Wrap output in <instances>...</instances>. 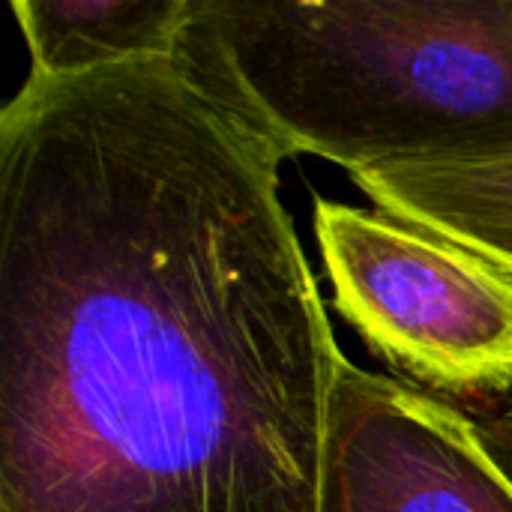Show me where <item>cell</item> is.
<instances>
[{"label":"cell","mask_w":512,"mask_h":512,"mask_svg":"<svg viewBox=\"0 0 512 512\" xmlns=\"http://www.w3.org/2000/svg\"><path fill=\"white\" fill-rule=\"evenodd\" d=\"M288 156L174 57L0 111V512H321L342 348Z\"/></svg>","instance_id":"1"},{"label":"cell","mask_w":512,"mask_h":512,"mask_svg":"<svg viewBox=\"0 0 512 512\" xmlns=\"http://www.w3.org/2000/svg\"><path fill=\"white\" fill-rule=\"evenodd\" d=\"M321 512H512V474L465 411L342 354Z\"/></svg>","instance_id":"4"},{"label":"cell","mask_w":512,"mask_h":512,"mask_svg":"<svg viewBox=\"0 0 512 512\" xmlns=\"http://www.w3.org/2000/svg\"><path fill=\"white\" fill-rule=\"evenodd\" d=\"M336 312L396 375L444 402L512 393V282L384 210L315 198Z\"/></svg>","instance_id":"3"},{"label":"cell","mask_w":512,"mask_h":512,"mask_svg":"<svg viewBox=\"0 0 512 512\" xmlns=\"http://www.w3.org/2000/svg\"><path fill=\"white\" fill-rule=\"evenodd\" d=\"M174 60L348 174L512 150V0H192Z\"/></svg>","instance_id":"2"},{"label":"cell","mask_w":512,"mask_h":512,"mask_svg":"<svg viewBox=\"0 0 512 512\" xmlns=\"http://www.w3.org/2000/svg\"><path fill=\"white\" fill-rule=\"evenodd\" d=\"M480 429H483L489 447L495 450V456L501 459V465L512 474V399L504 402L498 411L486 414L480 420Z\"/></svg>","instance_id":"7"},{"label":"cell","mask_w":512,"mask_h":512,"mask_svg":"<svg viewBox=\"0 0 512 512\" xmlns=\"http://www.w3.org/2000/svg\"><path fill=\"white\" fill-rule=\"evenodd\" d=\"M351 180L378 210L474 252L512 282V150L378 165Z\"/></svg>","instance_id":"5"},{"label":"cell","mask_w":512,"mask_h":512,"mask_svg":"<svg viewBox=\"0 0 512 512\" xmlns=\"http://www.w3.org/2000/svg\"><path fill=\"white\" fill-rule=\"evenodd\" d=\"M192 0H12L30 48V75L84 78L102 69L174 57Z\"/></svg>","instance_id":"6"}]
</instances>
